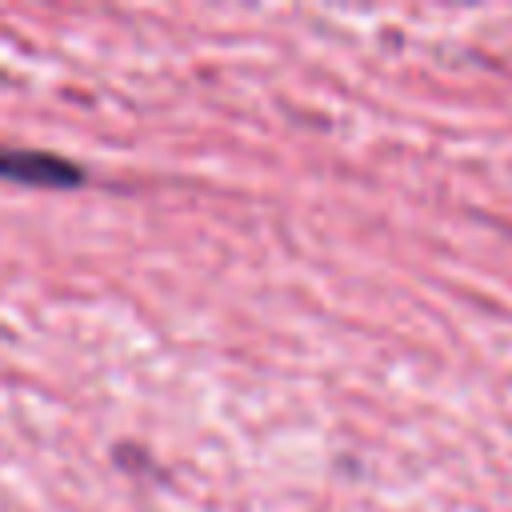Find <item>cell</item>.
Returning <instances> with one entry per match:
<instances>
[{
	"label": "cell",
	"instance_id": "cell-1",
	"mask_svg": "<svg viewBox=\"0 0 512 512\" xmlns=\"http://www.w3.org/2000/svg\"><path fill=\"white\" fill-rule=\"evenodd\" d=\"M0 172L24 176V180H72V176H76V168L64 164L60 156H44V152H4V148H0Z\"/></svg>",
	"mask_w": 512,
	"mask_h": 512
}]
</instances>
